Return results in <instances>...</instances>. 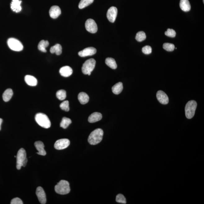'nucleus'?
I'll list each match as a JSON object with an SVG mask.
<instances>
[{
  "label": "nucleus",
  "mask_w": 204,
  "mask_h": 204,
  "mask_svg": "<svg viewBox=\"0 0 204 204\" xmlns=\"http://www.w3.org/2000/svg\"><path fill=\"white\" fill-rule=\"evenodd\" d=\"M104 132L103 130L97 129L91 132L88 138V142L91 145L98 144L103 139Z\"/></svg>",
  "instance_id": "nucleus-1"
},
{
  "label": "nucleus",
  "mask_w": 204,
  "mask_h": 204,
  "mask_svg": "<svg viewBox=\"0 0 204 204\" xmlns=\"http://www.w3.org/2000/svg\"><path fill=\"white\" fill-rule=\"evenodd\" d=\"M55 189L57 193L61 195L68 194L70 191L69 183L64 180H60L55 186Z\"/></svg>",
  "instance_id": "nucleus-2"
},
{
  "label": "nucleus",
  "mask_w": 204,
  "mask_h": 204,
  "mask_svg": "<svg viewBox=\"0 0 204 204\" xmlns=\"http://www.w3.org/2000/svg\"><path fill=\"white\" fill-rule=\"evenodd\" d=\"M35 120L40 126L44 128H49L51 126V122L46 114L38 113L35 116Z\"/></svg>",
  "instance_id": "nucleus-3"
},
{
  "label": "nucleus",
  "mask_w": 204,
  "mask_h": 204,
  "mask_svg": "<svg viewBox=\"0 0 204 204\" xmlns=\"http://www.w3.org/2000/svg\"><path fill=\"white\" fill-rule=\"evenodd\" d=\"M197 107V102L194 100L188 102L185 108L186 116L188 119H191L194 116Z\"/></svg>",
  "instance_id": "nucleus-4"
},
{
  "label": "nucleus",
  "mask_w": 204,
  "mask_h": 204,
  "mask_svg": "<svg viewBox=\"0 0 204 204\" xmlns=\"http://www.w3.org/2000/svg\"><path fill=\"white\" fill-rule=\"evenodd\" d=\"M96 61L94 59H90L85 62L82 67L83 73L85 75L89 76L91 75V72L94 70L96 65Z\"/></svg>",
  "instance_id": "nucleus-5"
},
{
  "label": "nucleus",
  "mask_w": 204,
  "mask_h": 204,
  "mask_svg": "<svg viewBox=\"0 0 204 204\" xmlns=\"http://www.w3.org/2000/svg\"><path fill=\"white\" fill-rule=\"evenodd\" d=\"M7 44L12 51H20L23 49V46L20 41L14 38H10L8 40Z\"/></svg>",
  "instance_id": "nucleus-6"
},
{
  "label": "nucleus",
  "mask_w": 204,
  "mask_h": 204,
  "mask_svg": "<svg viewBox=\"0 0 204 204\" xmlns=\"http://www.w3.org/2000/svg\"><path fill=\"white\" fill-rule=\"evenodd\" d=\"M16 168L20 170L21 167L23 166V163L27 158L26 153L25 149L21 148L19 150L16 156Z\"/></svg>",
  "instance_id": "nucleus-7"
},
{
  "label": "nucleus",
  "mask_w": 204,
  "mask_h": 204,
  "mask_svg": "<svg viewBox=\"0 0 204 204\" xmlns=\"http://www.w3.org/2000/svg\"><path fill=\"white\" fill-rule=\"evenodd\" d=\"M85 27L86 30L91 33H95L97 32V25L92 19H89L86 20Z\"/></svg>",
  "instance_id": "nucleus-8"
},
{
  "label": "nucleus",
  "mask_w": 204,
  "mask_h": 204,
  "mask_svg": "<svg viewBox=\"0 0 204 204\" xmlns=\"http://www.w3.org/2000/svg\"><path fill=\"white\" fill-rule=\"evenodd\" d=\"M70 144V141L67 139L58 140L55 142L54 147L57 150H63L67 148Z\"/></svg>",
  "instance_id": "nucleus-9"
},
{
  "label": "nucleus",
  "mask_w": 204,
  "mask_h": 204,
  "mask_svg": "<svg viewBox=\"0 0 204 204\" xmlns=\"http://www.w3.org/2000/svg\"><path fill=\"white\" fill-rule=\"evenodd\" d=\"M118 13L117 8L115 7H112L108 10L107 16L109 21L113 23L116 19Z\"/></svg>",
  "instance_id": "nucleus-10"
},
{
  "label": "nucleus",
  "mask_w": 204,
  "mask_h": 204,
  "mask_svg": "<svg viewBox=\"0 0 204 204\" xmlns=\"http://www.w3.org/2000/svg\"><path fill=\"white\" fill-rule=\"evenodd\" d=\"M36 194L40 203L45 204L46 203L47 200L46 193L41 187H38L36 190Z\"/></svg>",
  "instance_id": "nucleus-11"
},
{
  "label": "nucleus",
  "mask_w": 204,
  "mask_h": 204,
  "mask_svg": "<svg viewBox=\"0 0 204 204\" xmlns=\"http://www.w3.org/2000/svg\"><path fill=\"white\" fill-rule=\"evenodd\" d=\"M96 50L95 48L93 47H89L85 48L82 51H79L78 55L79 56L84 57L87 56H92L96 54Z\"/></svg>",
  "instance_id": "nucleus-12"
},
{
  "label": "nucleus",
  "mask_w": 204,
  "mask_h": 204,
  "mask_svg": "<svg viewBox=\"0 0 204 204\" xmlns=\"http://www.w3.org/2000/svg\"><path fill=\"white\" fill-rule=\"evenodd\" d=\"M157 100L162 104H167L169 103V98L167 95L162 91H159L157 93Z\"/></svg>",
  "instance_id": "nucleus-13"
},
{
  "label": "nucleus",
  "mask_w": 204,
  "mask_h": 204,
  "mask_svg": "<svg viewBox=\"0 0 204 204\" xmlns=\"http://www.w3.org/2000/svg\"><path fill=\"white\" fill-rule=\"evenodd\" d=\"M61 10L59 7L55 6L51 7L49 10V15L52 18L56 19L61 14Z\"/></svg>",
  "instance_id": "nucleus-14"
},
{
  "label": "nucleus",
  "mask_w": 204,
  "mask_h": 204,
  "mask_svg": "<svg viewBox=\"0 0 204 204\" xmlns=\"http://www.w3.org/2000/svg\"><path fill=\"white\" fill-rule=\"evenodd\" d=\"M22 0H12L11 3V8L13 11L19 13L21 11L22 7L20 5Z\"/></svg>",
  "instance_id": "nucleus-15"
},
{
  "label": "nucleus",
  "mask_w": 204,
  "mask_h": 204,
  "mask_svg": "<svg viewBox=\"0 0 204 204\" xmlns=\"http://www.w3.org/2000/svg\"><path fill=\"white\" fill-rule=\"evenodd\" d=\"M34 146H35L36 149L38 151L37 153L38 154L45 156L46 155V153L45 150H44V145L42 141H37L34 143Z\"/></svg>",
  "instance_id": "nucleus-16"
},
{
  "label": "nucleus",
  "mask_w": 204,
  "mask_h": 204,
  "mask_svg": "<svg viewBox=\"0 0 204 204\" xmlns=\"http://www.w3.org/2000/svg\"><path fill=\"white\" fill-rule=\"evenodd\" d=\"M60 73L62 76L65 77H68L72 75L73 70L70 67L65 66L62 67L60 70Z\"/></svg>",
  "instance_id": "nucleus-17"
},
{
  "label": "nucleus",
  "mask_w": 204,
  "mask_h": 204,
  "mask_svg": "<svg viewBox=\"0 0 204 204\" xmlns=\"http://www.w3.org/2000/svg\"><path fill=\"white\" fill-rule=\"evenodd\" d=\"M102 118V115L101 113L99 112H94L90 116L88 121L90 123H94L101 120Z\"/></svg>",
  "instance_id": "nucleus-18"
},
{
  "label": "nucleus",
  "mask_w": 204,
  "mask_h": 204,
  "mask_svg": "<svg viewBox=\"0 0 204 204\" xmlns=\"http://www.w3.org/2000/svg\"><path fill=\"white\" fill-rule=\"evenodd\" d=\"M180 6L181 10L184 12L189 11L191 9V4L189 0H180Z\"/></svg>",
  "instance_id": "nucleus-19"
},
{
  "label": "nucleus",
  "mask_w": 204,
  "mask_h": 204,
  "mask_svg": "<svg viewBox=\"0 0 204 204\" xmlns=\"http://www.w3.org/2000/svg\"><path fill=\"white\" fill-rule=\"evenodd\" d=\"M25 81L28 85L31 86H35L38 83L37 79L33 76L27 75L25 76Z\"/></svg>",
  "instance_id": "nucleus-20"
},
{
  "label": "nucleus",
  "mask_w": 204,
  "mask_h": 204,
  "mask_svg": "<svg viewBox=\"0 0 204 204\" xmlns=\"http://www.w3.org/2000/svg\"><path fill=\"white\" fill-rule=\"evenodd\" d=\"M78 99L81 104H85L89 102V97L87 93L85 92H81L78 95Z\"/></svg>",
  "instance_id": "nucleus-21"
},
{
  "label": "nucleus",
  "mask_w": 204,
  "mask_h": 204,
  "mask_svg": "<svg viewBox=\"0 0 204 204\" xmlns=\"http://www.w3.org/2000/svg\"><path fill=\"white\" fill-rule=\"evenodd\" d=\"M123 88V85L122 82L117 83L112 87V92L115 94L118 95L122 92Z\"/></svg>",
  "instance_id": "nucleus-22"
},
{
  "label": "nucleus",
  "mask_w": 204,
  "mask_h": 204,
  "mask_svg": "<svg viewBox=\"0 0 204 204\" xmlns=\"http://www.w3.org/2000/svg\"><path fill=\"white\" fill-rule=\"evenodd\" d=\"M13 91L11 89H7L3 93L2 97L3 101L5 102L9 101L13 95Z\"/></svg>",
  "instance_id": "nucleus-23"
},
{
  "label": "nucleus",
  "mask_w": 204,
  "mask_h": 204,
  "mask_svg": "<svg viewBox=\"0 0 204 204\" xmlns=\"http://www.w3.org/2000/svg\"><path fill=\"white\" fill-rule=\"evenodd\" d=\"M50 51L51 53H56L57 55H60L62 52V48L60 44H56L55 46L52 47L50 49Z\"/></svg>",
  "instance_id": "nucleus-24"
},
{
  "label": "nucleus",
  "mask_w": 204,
  "mask_h": 204,
  "mask_svg": "<svg viewBox=\"0 0 204 204\" xmlns=\"http://www.w3.org/2000/svg\"><path fill=\"white\" fill-rule=\"evenodd\" d=\"M105 63L110 68L115 69L117 68V65L116 62L113 58H107L105 60Z\"/></svg>",
  "instance_id": "nucleus-25"
},
{
  "label": "nucleus",
  "mask_w": 204,
  "mask_h": 204,
  "mask_svg": "<svg viewBox=\"0 0 204 204\" xmlns=\"http://www.w3.org/2000/svg\"><path fill=\"white\" fill-rule=\"evenodd\" d=\"M49 44V42L47 41H41L38 46V48L39 51L43 52L46 53L47 52L46 48L47 47Z\"/></svg>",
  "instance_id": "nucleus-26"
},
{
  "label": "nucleus",
  "mask_w": 204,
  "mask_h": 204,
  "mask_svg": "<svg viewBox=\"0 0 204 204\" xmlns=\"http://www.w3.org/2000/svg\"><path fill=\"white\" fill-rule=\"evenodd\" d=\"M71 123L72 121L70 118L65 117H63L60 123V127L65 129L67 128Z\"/></svg>",
  "instance_id": "nucleus-27"
},
{
  "label": "nucleus",
  "mask_w": 204,
  "mask_h": 204,
  "mask_svg": "<svg viewBox=\"0 0 204 204\" xmlns=\"http://www.w3.org/2000/svg\"><path fill=\"white\" fill-rule=\"evenodd\" d=\"M94 0H81L79 4V8L82 9L86 7L89 6L93 2Z\"/></svg>",
  "instance_id": "nucleus-28"
},
{
  "label": "nucleus",
  "mask_w": 204,
  "mask_h": 204,
  "mask_svg": "<svg viewBox=\"0 0 204 204\" xmlns=\"http://www.w3.org/2000/svg\"><path fill=\"white\" fill-rule=\"evenodd\" d=\"M146 34L143 31H141L137 33L136 34L135 39L138 42H142L146 39Z\"/></svg>",
  "instance_id": "nucleus-29"
},
{
  "label": "nucleus",
  "mask_w": 204,
  "mask_h": 204,
  "mask_svg": "<svg viewBox=\"0 0 204 204\" xmlns=\"http://www.w3.org/2000/svg\"><path fill=\"white\" fill-rule=\"evenodd\" d=\"M57 98L60 100H63L66 98V91L64 90H60L58 91L56 93Z\"/></svg>",
  "instance_id": "nucleus-30"
},
{
  "label": "nucleus",
  "mask_w": 204,
  "mask_h": 204,
  "mask_svg": "<svg viewBox=\"0 0 204 204\" xmlns=\"http://www.w3.org/2000/svg\"><path fill=\"white\" fill-rule=\"evenodd\" d=\"M175 48V47L173 44L169 43H166L163 44V48L167 51H173Z\"/></svg>",
  "instance_id": "nucleus-31"
},
{
  "label": "nucleus",
  "mask_w": 204,
  "mask_h": 204,
  "mask_svg": "<svg viewBox=\"0 0 204 204\" xmlns=\"http://www.w3.org/2000/svg\"><path fill=\"white\" fill-rule=\"evenodd\" d=\"M60 108L61 109L66 112L69 111L70 110L69 106V102L68 101H65L61 103L60 105Z\"/></svg>",
  "instance_id": "nucleus-32"
},
{
  "label": "nucleus",
  "mask_w": 204,
  "mask_h": 204,
  "mask_svg": "<svg viewBox=\"0 0 204 204\" xmlns=\"http://www.w3.org/2000/svg\"><path fill=\"white\" fill-rule=\"evenodd\" d=\"M116 200L118 203L122 204L126 203V199L124 195L122 194H119L117 195Z\"/></svg>",
  "instance_id": "nucleus-33"
},
{
  "label": "nucleus",
  "mask_w": 204,
  "mask_h": 204,
  "mask_svg": "<svg viewBox=\"0 0 204 204\" xmlns=\"http://www.w3.org/2000/svg\"><path fill=\"white\" fill-rule=\"evenodd\" d=\"M165 34L166 36H168L171 38H174L176 36L175 31L173 29H168L167 31L165 32Z\"/></svg>",
  "instance_id": "nucleus-34"
},
{
  "label": "nucleus",
  "mask_w": 204,
  "mask_h": 204,
  "mask_svg": "<svg viewBox=\"0 0 204 204\" xmlns=\"http://www.w3.org/2000/svg\"><path fill=\"white\" fill-rule=\"evenodd\" d=\"M142 51L144 54L149 55L152 53V49L151 47L149 46H146L142 48Z\"/></svg>",
  "instance_id": "nucleus-35"
},
{
  "label": "nucleus",
  "mask_w": 204,
  "mask_h": 204,
  "mask_svg": "<svg viewBox=\"0 0 204 204\" xmlns=\"http://www.w3.org/2000/svg\"><path fill=\"white\" fill-rule=\"evenodd\" d=\"M11 204H23L22 200L19 198H15L12 199L11 202Z\"/></svg>",
  "instance_id": "nucleus-36"
},
{
  "label": "nucleus",
  "mask_w": 204,
  "mask_h": 204,
  "mask_svg": "<svg viewBox=\"0 0 204 204\" xmlns=\"http://www.w3.org/2000/svg\"><path fill=\"white\" fill-rule=\"evenodd\" d=\"M2 122H3L2 119L1 118H0V131H1V125H2Z\"/></svg>",
  "instance_id": "nucleus-37"
},
{
  "label": "nucleus",
  "mask_w": 204,
  "mask_h": 204,
  "mask_svg": "<svg viewBox=\"0 0 204 204\" xmlns=\"http://www.w3.org/2000/svg\"><path fill=\"white\" fill-rule=\"evenodd\" d=\"M203 2L204 3V0H203Z\"/></svg>",
  "instance_id": "nucleus-38"
}]
</instances>
